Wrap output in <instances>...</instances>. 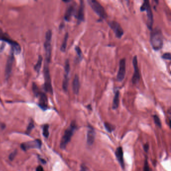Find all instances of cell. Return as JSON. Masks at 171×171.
Listing matches in <instances>:
<instances>
[{
  "label": "cell",
  "mask_w": 171,
  "mask_h": 171,
  "mask_svg": "<svg viewBox=\"0 0 171 171\" xmlns=\"http://www.w3.org/2000/svg\"><path fill=\"white\" fill-rule=\"evenodd\" d=\"M150 44L155 51L162 49L163 46V35L161 31L156 28L150 33Z\"/></svg>",
  "instance_id": "obj_1"
},
{
  "label": "cell",
  "mask_w": 171,
  "mask_h": 171,
  "mask_svg": "<svg viewBox=\"0 0 171 171\" xmlns=\"http://www.w3.org/2000/svg\"><path fill=\"white\" fill-rule=\"evenodd\" d=\"M77 129V125L75 121H72L68 128L65 131L63 136L60 142L61 149H64L66 147L67 145L70 142L72 137L75 131Z\"/></svg>",
  "instance_id": "obj_2"
},
{
  "label": "cell",
  "mask_w": 171,
  "mask_h": 171,
  "mask_svg": "<svg viewBox=\"0 0 171 171\" xmlns=\"http://www.w3.org/2000/svg\"><path fill=\"white\" fill-rule=\"evenodd\" d=\"M141 11L142 12L146 11L147 15V26L148 28L152 30L153 25V14L151 9L149 0H144V3L141 7Z\"/></svg>",
  "instance_id": "obj_3"
},
{
  "label": "cell",
  "mask_w": 171,
  "mask_h": 171,
  "mask_svg": "<svg viewBox=\"0 0 171 171\" xmlns=\"http://www.w3.org/2000/svg\"><path fill=\"white\" fill-rule=\"evenodd\" d=\"M0 40L3 41L11 45L12 47L13 48V52H14L16 54H20V53L21 52V48L20 45L17 42L12 40L9 35L4 33L1 29H0Z\"/></svg>",
  "instance_id": "obj_4"
},
{
  "label": "cell",
  "mask_w": 171,
  "mask_h": 171,
  "mask_svg": "<svg viewBox=\"0 0 171 171\" xmlns=\"http://www.w3.org/2000/svg\"><path fill=\"white\" fill-rule=\"evenodd\" d=\"M88 2L91 8H92V10L97 15H98V16H100V18L106 19L107 14L105 9L97 0H88Z\"/></svg>",
  "instance_id": "obj_5"
},
{
  "label": "cell",
  "mask_w": 171,
  "mask_h": 171,
  "mask_svg": "<svg viewBox=\"0 0 171 171\" xmlns=\"http://www.w3.org/2000/svg\"><path fill=\"white\" fill-rule=\"evenodd\" d=\"M48 63L46 62L44 67V76L45 79V89L47 92L52 94L53 89L51 85V77L50 75Z\"/></svg>",
  "instance_id": "obj_6"
},
{
  "label": "cell",
  "mask_w": 171,
  "mask_h": 171,
  "mask_svg": "<svg viewBox=\"0 0 171 171\" xmlns=\"http://www.w3.org/2000/svg\"><path fill=\"white\" fill-rule=\"evenodd\" d=\"M52 31L48 30L46 32V40L44 43L45 50L46 54V62L49 63L51 55V38H52Z\"/></svg>",
  "instance_id": "obj_7"
},
{
  "label": "cell",
  "mask_w": 171,
  "mask_h": 171,
  "mask_svg": "<svg viewBox=\"0 0 171 171\" xmlns=\"http://www.w3.org/2000/svg\"><path fill=\"white\" fill-rule=\"evenodd\" d=\"M126 73V61L125 59L120 60L119 63V71L117 73V80L118 82H122L125 77Z\"/></svg>",
  "instance_id": "obj_8"
},
{
  "label": "cell",
  "mask_w": 171,
  "mask_h": 171,
  "mask_svg": "<svg viewBox=\"0 0 171 171\" xmlns=\"http://www.w3.org/2000/svg\"><path fill=\"white\" fill-rule=\"evenodd\" d=\"M133 64L134 68V73L132 78V82L133 84H136L139 82L140 80V74H139V68L138 66V59L136 56H135L133 57Z\"/></svg>",
  "instance_id": "obj_9"
},
{
  "label": "cell",
  "mask_w": 171,
  "mask_h": 171,
  "mask_svg": "<svg viewBox=\"0 0 171 171\" xmlns=\"http://www.w3.org/2000/svg\"><path fill=\"white\" fill-rule=\"evenodd\" d=\"M108 25L110 28L114 31L116 36L117 38H121L124 35V30L120 24L116 21H111L108 23Z\"/></svg>",
  "instance_id": "obj_10"
},
{
  "label": "cell",
  "mask_w": 171,
  "mask_h": 171,
  "mask_svg": "<svg viewBox=\"0 0 171 171\" xmlns=\"http://www.w3.org/2000/svg\"><path fill=\"white\" fill-rule=\"evenodd\" d=\"M21 148L24 151L33 148H40L41 147V141L40 140H35L34 141H29L24 142L21 145Z\"/></svg>",
  "instance_id": "obj_11"
},
{
  "label": "cell",
  "mask_w": 171,
  "mask_h": 171,
  "mask_svg": "<svg viewBox=\"0 0 171 171\" xmlns=\"http://www.w3.org/2000/svg\"><path fill=\"white\" fill-rule=\"evenodd\" d=\"M14 60V54L13 53H11L8 57L5 68V77L6 79H8L10 77V75H11Z\"/></svg>",
  "instance_id": "obj_12"
},
{
  "label": "cell",
  "mask_w": 171,
  "mask_h": 171,
  "mask_svg": "<svg viewBox=\"0 0 171 171\" xmlns=\"http://www.w3.org/2000/svg\"><path fill=\"white\" fill-rule=\"evenodd\" d=\"M87 133V142L89 145H92L95 140V133L91 126H89Z\"/></svg>",
  "instance_id": "obj_13"
},
{
  "label": "cell",
  "mask_w": 171,
  "mask_h": 171,
  "mask_svg": "<svg viewBox=\"0 0 171 171\" xmlns=\"http://www.w3.org/2000/svg\"><path fill=\"white\" fill-rule=\"evenodd\" d=\"M116 157L117 158L119 163L120 164V166L122 167V169L125 168V163L124 161V153L122 151V148L119 147L116 150Z\"/></svg>",
  "instance_id": "obj_14"
},
{
  "label": "cell",
  "mask_w": 171,
  "mask_h": 171,
  "mask_svg": "<svg viewBox=\"0 0 171 171\" xmlns=\"http://www.w3.org/2000/svg\"><path fill=\"white\" fill-rule=\"evenodd\" d=\"M84 3L83 1L80 0V4L79 6V9L78 10L77 13V19L78 22L80 23L83 22L84 19Z\"/></svg>",
  "instance_id": "obj_15"
},
{
  "label": "cell",
  "mask_w": 171,
  "mask_h": 171,
  "mask_svg": "<svg viewBox=\"0 0 171 171\" xmlns=\"http://www.w3.org/2000/svg\"><path fill=\"white\" fill-rule=\"evenodd\" d=\"M38 96L40 97V107L43 110H46L47 108L48 100L46 95L44 93L40 92Z\"/></svg>",
  "instance_id": "obj_16"
},
{
  "label": "cell",
  "mask_w": 171,
  "mask_h": 171,
  "mask_svg": "<svg viewBox=\"0 0 171 171\" xmlns=\"http://www.w3.org/2000/svg\"><path fill=\"white\" fill-rule=\"evenodd\" d=\"M72 88H73L74 93L76 95H77L79 93V89H80V82H79V77L77 75H75L73 83H72Z\"/></svg>",
  "instance_id": "obj_17"
},
{
  "label": "cell",
  "mask_w": 171,
  "mask_h": 171,
  "mask_svg": "<svg viewBox=\"0 0 171 171\" xmlns=\"http://www.w3.org/2000/svg\"><path fill=\"white\" fill-rule=\"evenodd\" d=\"M75 12V9L74 6L71 5L66 10L65 16H64L65 20L67 21H70V19H71L72 16L74 14Z\"/></svg>",
  "instance_id": "obj_18"
},
{
  "label": "cell",
  "mask_w": 171,
  "mask_h": 171,
  "mask_svg": "<svg viewBox=\"0 0 171 171\" xmlns=\"http://www.w3.org/2000/svg\"><path fill=\"white\" fill-rule=\"evenodd\" d=\"M119 103V91H116L114 94V98L113 100V109L114 110L117 109Z\"/></svg>",
  "instance_id": "obj_19"
},
{
  "label": "cell",
  "mask_w": 171,
  "mask_h": 171,
  "mask_svg": "<svg viewBox=\"0 0 171 171\" xmlns=\"http://www.w3.org/2000/svg\"><path fill=\"white\" fill-rule=\"evenodd\" d=\"M69 72H65V75H64V78L63 81V84H62V88L63 90L65 92H67L68 87V83H69Z\"/></svg>",
  "instance_id": "obj_20"
},
{
  "label": "cell",
  "mask_w": 171,
  "mask_h": 171,
  "mask_svg": "<svg viewBox=\"0 0 171 171\" xmlns=\"http://www.w3.org/2000/svg\"><path fill=\"white\" fill-rule=\"evenodd\" d=\"M68 33H66L65 34L64 38L63 41L62 42V45H61V47L60 48L61 51L62 52H65L66 51V49L67 43V41H68Z\"/></svg>",
  "instance_id": "obj_21"
},
{
  "label": "cell",
  "mask_w": 171,
  "mask_h": 171,
  "mask_svg": "<svg viewBox=\"0 0 171 171\" xmlns=\"http://www.w3.org/2000/svg\"><path fill=\"white\" fill-rule=\"evenodd\" d=\"M42 61H43V58L42 57V56L40 55L38 58V62L36 64L35 66V70L37 73H39L41 67L42 63Z\"/></svg>",
  "instance_id": "obj_22"
},
{
  "label": "cell",
  "mask_w": 171,
  "mask_h": 171,
  "mask_svg": "<svg viewBox=\"0 0 171 171\" xmlns=\"http://www.w3.org/2000/svg\"><path fill=\"white\" fill-rule=\"evenodd\" d=\"M75 50L77 53V58L76 60H77V62H79L83 59L82 51H81V49L78 46H76L75 48Z\"/></svg>",
  "instance_id": "obj_23"
},
{
  "label": "cell",
  "mask_w": 171,
  "mask_h": 171,
  "mask_svg": "<svg viewBox=\"0 0 171 171\" xmlns=\"http://www.w3.org/2000/svg\"><path fill=\"white\" fill-rule=\"evenodd\" d=\"M104 125H105V127L106 129V130L109 133H111L115 129V127H114V126L111 125V124L108 123V122H105V123H104Z\"/></svg>",
  "instance_id": "obj_24"
},
{
  "label": "cell",
  "mask_w": 171,
  "mask_h": 171,
  "mask_svg": "<svg viewBox=\"0 0 171 171\" xmlns=\"http://www.w3.org/2000/svg\"><path fill=\"white\" fill-rule=\"evenodd\" d=\"M49 126L48 125H45L44 126V127H43V136H44L45 137H46V138H48V136H49Z\"/></svg>",
  "instance_id": "obj_25"
},
{
  "label": "cell",
  "mask_w": 171,
  "mask_h": 171,
  "mask_svg": "<svg viewBox=\"0 0 171 171\" xmlns=\"http://www.w3.org/2000/svg\"><path fill=\"white\" fill-rule=\"evenodd\" d=\"M153 118H154V122H155L156 125L160 128L162 127V124H161V120H160V119L158 117V116L157 115H155L153 116Z\"/></svg>",
  "instance_id": "obj_26"
},
{
  "label": "cell",
  "mask_w": 171,
  "mask_h": 171,
  "mask_svg": "<svg viewBox=\"0 0 171 171\" xmlns=\"http://www.w3.org/2000/svg\"><path fill=\"white\" fill-rule=\"evenodd\" d=\"M32 88H33V91L34 93L35 94L36 96H38L39 95L40 92L39 90V89H38V87H37V86L36 85V84H35V83H33V84Z\"/></svg>",
  "instance_id": "obj_27"
},
{
  "label": "cell",
  "mask_w": 171,
  "mask_h": 171,
  "mask_svg": "<svg viewBox=\"0 0 171 171\" xmlns=\"http://www.w3.org/2000/svg\"><path fill=\"white\" fill-rule=\"evenodd\" d=\"M34 122L33 121H31L30 123L29 124V125L27 127V131H26V132L28 134H29L31 132L32 129L34 128Z\"/></svg>",
  "instance_id": "obj_28"
},
{
  "label": "cell",
  "mask_w": 171,
  "mask_h": 171,
  "mask_svg": "<svg viewBox=\"0 0 171 171\" xmlns=\"http://www.w3.org/2000/svg\"><path fill=\"white\" fill-rule=\"evenodd\" d=\"M162 58L163 59L165 60H171V55L170 53H166L162 55Z\"/></svg>",
  "instance_id": "obj_29"
},
{
  "label": "cell",
  "mask_w": 171,
  "mask_h": 171,
  "mask_svg": "<svg viewBox=\"0 0 171 171\" xmlns=\"http://www.w3.org/2000/svg\"><path fill=\"white\" fill-rule=\"evenodd\" d=\"M144 171H150V169L149 167V163L147 161V159H146L144 162Z\"/></svg>",
  "instance_id": "obj_30"
},
{
  "label": "cell",
  "mask_w": 171,
  "mask_h": 171,
  "mask_svg": "<svg viewBox=\"0 0 171 171\" xmlns=\"http://www.w3.org/2000/svg\"><path fill=\"white\" fill-rule=\"evenodd\" d=\"M17 151H15L14 152H13L12 153L10 154L9 156V159L10 160H13L14 159L15 157L16 156V154H17Z\"/></svg>",
  "instance_id": "obj_31"
},
{
  "label": "cell",
  "mask_w": 171,
  "mask_h": 171,
  "mask_svg": "<svg viewBox=\"0 0 171 171\" xmlns=\"http://www.w3.org/2000/svg\"><path fill=\"white\" fill-rule=\"evenodd\" d=\"M144 150L146 152H147L149 149V145L147 143L144 145Z\"/></svg>",
  "instance_id": "obj_32"
},
{
  "label": "cell",
  "mask_w": 171,
  "mask_h": 171,
  "mask_svg": "<svg viewBox=\"0 0 171 171\" xmlns=\"http://www.w3.org/2000/svg\"><path fill=\"white\" fill-rule=\"evenodd\" d=\"M36 171H44V170H43L42 167L41 166H39L37 168Z\"/></svg>",
  "instance_id": "obj_33"
},
{
  "label": "cell",
  "mask_w": 171,
  "mask_h": 171,
  "mask_svg": "<svg viewBox=\"0 0 171 171\" xmlns=\"http://www.w3.org/2000/svg\"><path fill=\"white\" fill-rule=\"evenodd\" d=\"M80 171H86V169L84 168V167H82L81 168V170H80Z\"/></svg>",
  "instance_id": "obj_34"
},
{
  "label": "cell",
  "mask_w": 171,
  "mask_h": 171,
  "mask_svg": "<svg viewBox=\"0 0 171 171\" xmlns=\"http://www.w3.org/2000/svg\"><path fill=\"white\" fill-rule=\"evenodd\" d=\"M154 1L156 2V3L157 4H158L159 0H154Z\"/></svg>",
  "instance_id": "obj_35"
}]
</instances>
